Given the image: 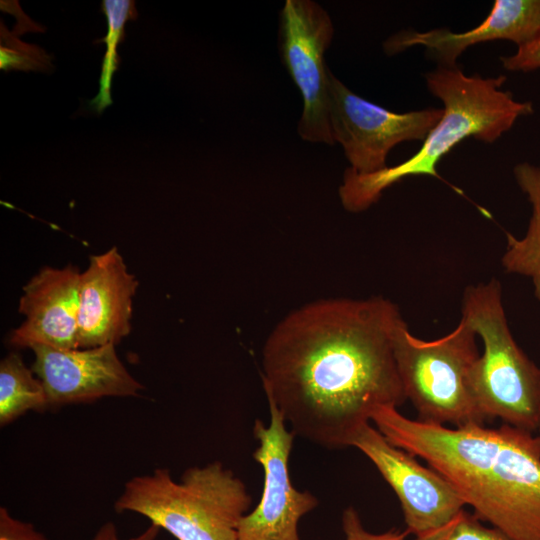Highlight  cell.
<instances>
[{"instance_id":"1","label":"cell","mask_w":540,"mask_h":540,"mask_svg":"<svg viewBox=\"0 0 540 540\" xmlns=\"http://www.w3.org/2000/svg\"><path fill=\"white\" fill-rule=\"evenodd\" d=\"M402 320L376 296L314 301L275 326L262 350L263 388L295 435L349 447L377 408L404 403L393 351Z\"/></svg>"},{"instance_id":"2","label":"cell","mask_w":540,"mask_h":540,"mask_svg":"<svg viewBox=\"0 0 540 540\" xmlns=\"http://www.w3.org/2000/svg\"><path fill=\"white\" fill-rule=\"evenodd\" d=\"M371 422L444 476L474 514L510 540H540V435L501 424L449 428L379 407Z\"/></svg>"},{"instance_id":"3","label":"cell","mask_w":540,"mask_h":540,"mask_svg":"<svg viewBox=\"0 0 540 540\" xmlns=\"http://www.w3.org/2000/svg\"><path fill=\"white\" fill-rule=\"evenodd\" d=\"M431 94L443 103V115L421 148L410 158L371 174L346 169L339 187L342 206L359 213L376 203L384 190L410 176L438 177L437 164L458 143L473 137L493 143L510 130L518 118L533 113L529 101H518L501 87L506 77L466 75L458 66L425 74Z\"/></svg>"},{"instance_id":"4","label":"cell","mask_w":540,"mask_h":540,"mask_svg":"<svg viewBox=\"0 0 540 540\" xmlns=\"http://www.w3.org/2000/svg\"><path fill=\"white\" fill-rule=\"evenodd\" d=\"M251 496L221 462L187 469L175 481L168 469L128 480L114 503L117 513L134 512L177 540H237Z\"/></svg>"},{"instance_id":"5","label":"cell","mask_w":540,"mask_h":540,"mask_svg":"<svg viewBox=\"0 0 540 540\" xmlns=\"http://www.w3.org/2000/svg\"><path fill=\"white\" fill-rule=\"evenodd\" d=\"M461 318L483 343L473 363L469 384L486 422L531 433L540 430V368L518 346L508 326L498 280L465 288Z\"/></svg>"},{"instance_id":"6","label":"cell","mask_w":540,"mask_h":540,"mask_svg":"<svg viewBox=\"0 0 540 540\" xmlns=\"http://www.w3.org/2000/svg\"><path fill=\"white\" fill-rule=\"evenodd\" d=\"M476 337L462 318L451 332L430 341L414 336L404 319L396 326L395 362L418 421L455 427L485 425L469 384L471 367L480 355Z\"/></svg>"},{"instance_id":"7","label":"cell","mask_w":540,"mask_h":540,"mask_svg":"<svg viewBox=\"0 0 540 540\" xmlns=\"http://www.w3.org/2000/svg\"><path fill=\"white\" fill-rule=\"evenodd\" d=\"M328 13L311 0H286L280 12L279 50L298 87L303 111L298 133L303 140L333 145L330 123V70L324 54L333 39Z\"/></svg>"},{"instance_id":"8","label":"cell","mask_w":540,"mask_h":540,"mask_svg":"<svg viewBox=\"0 0 540 540\" xmlns=\"http://www.w3.org/2000/svg\"><path fill=\"white\" fill-rule=\"evenodd\" d=\"M330 123L334 142H339L358 174L387 168L388 153L405 141H424L443 115V108L396 113L372 103L347 88L330 71Z\"/></svg>"},{"instance_id":"9","label":"cell","mask_w":540,"mask_h":540,"mask_svg":"<svg viewBox=\"0 0 540 540\" xmlns=\"http://www.w3.org/2000/svg\"><path fill=\"white\" fill-rule=\"evenodd\" d=\"M270 422L256 420L253 435L258 447L253 459L263 469L260 501L239 522L237 540H301L298 522L316 508L319 501L309 491L297 490L289 475V457L295 434L275 404L267 399Z\"/></svg>"},{"instance_id":"10","label":"cell","mask_w":540,"mask_h":540,"mask_svg":"<svg viewBox=\"0 0 540 540\" xmlns=\"http://www.w3.org/2000/svg\"><path fill=\"white\" fill-rule=\"evenodd\" d=\"M349 447L360 450L393 489L408 533L420 536L435 530L464 509V500L444 476L391 444L371 422L359 428Z\"/></svg>"},{"instance_id":"11","label":"cell","mask_w":540,"mask_h":540,"mask_svg":"<svg viewBox=\"0 0 540 540\" xmlns=\"http://www.w3.org/2000/svg\"><path fill=\"white\" fill-rule=\"evenodd\" d=\"M31 350V370L45 388L49 408L138 396L143 389L121 362L115 344L70 350L37 344Z\"/></svg>"},{"instance_id":"12","label":"cell","mask_w":540,"mask_h":540,"mask_svg":"<svg viewBox=\"0 0 540 540\" xmlns=\"http://www.w3.org/2000/svg\"><path fill=\"white\" fill-rule=\"evenodd\" d=\"M138 284L117 247L90 257L80 275L78 348L116 345L130 333Z\"/></svg>"},{"instance_id":"13","label":"cell","mask_w":540,"mask_h":540,"mask_svg":"<svg viewBox=\"0 0 540 540\" xmlns=\"http://www.w3.org/2000/svg\"><path fill=\"white\" fill-rule=\"evenodd\" d=\"M79 270L44 267L23 287L19 312L24 322L14 329L10 343L17 347L46 345L78 348Z\"/></svg>"},{"instance_id":"14","label":"cell","mask_w":540,"mask_h":540,"mask_svg":"<svg viewBox=\"0 0 540 540\" xmlns=\"http://www.w3.org/2000/svg\"><path fill=\"white\" fill-rule=\"evenodd\" d=\"M539 33L540 0H495L489 15L470 30H402L389 37L383 47L388 55H394L414 46H423L439 66L455 67L458 57L470 46L508 40L519 47L532 41Z\"/></svg>"},{"instance_id":"15","label":"cell","mask_w":540,"mask_h":540,"mask_svg":"<svg viewBox=\"0 0 540 540\" xmlns=\"http://www.w3.org/2000/svg\"><path fill=\"white\" fill-rule=\"evenodd\" d=\"M513 175L531 204V217L522 237L506 233L501 264L505 272L528 278L540 302V164L518 163Z\"/></svg>"},{"instance_id":"16","label":"cell","mask_w":540,"mask_h":540,"mask_svg":"<svg viewBox=\"0 0 540 540\" xmlns=\"http://www.w3.org/2000/svg\"><path fill=\"white\" fill-rule=\"evenodd\" d=\"M49 408L45 388L16 353L0 362V425L6 426L28 411Z\"/></svg>"},{"instance_id":"17","label":"cell","mask_w":540,"mask_h":540,"mask_svg":"<svg viewBox=\"0 0 540 540\" xmlns=\"http://www.w3.org/2000/svg\"><path fill=\"white\" fill-rule=\"evenodd\" d=\"M101 11L107 19V34L95 43H106L107 49L103 57L99 79V92L88 102L89 107L97 114L112 104L111 82L114 73L118 70L121 59L117 53L118 44L125 39V24L129 20H136L138 12L135 1L131 0H103Z\"/></svg>"},{"instance_id":"18","label":"cell","mask_w":540,"mask_h":540,"mask_svg":"<svg viewBox=\"0 0 540 540\" xmlns=\"http://www.w3.org/2000/svg\"><path fill=\"white\" fill-rule=\"evenodd\" d=\"M52 55L36 45L21 41L0 22V69L4 71H41L51 72Z\"/></svg>"},{"instance_id":"19","label":"cell","mask_w":540,"mask_h":540,"mask_svg":"<svg viewBox=\"0 0 540 540\" xmlns=\"http://www.w3.org/2000/svg\"><path fill=\"white\" fill-rule=\"evenodd\" d=\"M415 540H510L495 527H487L473 513L462 509L441 527L416 536Z\"/></svg>"},{"instance_id":"20","label":"cell","mask_w":540,"mask_h":540,"mask_svg":"<svg viewBox=\"0 0 540 540\" xmlns=\"http://www.w3.org/2000/svg\"><path fill=\"white\" fill-rule=\"evenodd\" d=\"M342 529L345 533V540H405L408 531H388L385 533H371L362 525L357 510L349 506L342 513Z\"/></svg>"},{"instance_id":"21","label":"cell","mask_w":540,"mask_h":540,"mask_svg":"<svg viewBox=\"0 0 540 540\" xmlns=\"http://www.w3.org/2000/svg\"><path fill=\"white\" fill-rule=\"evenodd\" d=\"M507 71L530 72L540 69V33L530 42L521 45L510 56L500 57Z\"/></svg>"},{"instance_id":"22","label":"cell","mask_w":540,"mask_h":540,"mask_svg":"<svg viewBox=\"0 0 540 540\" xmlns=\"http://www.w3.org/2000/svg\"><path fill=\"white\" fill-rule=\"evenodd\" d=\"M0 540H47L31 523L12 516L7 508H0Z\"/></svg>"},{"instance_id":"23","label":"cell","mask_w":540,"mask_h":540,"mask_svg":"<svg viewBox=\"0 0 540 540\" xmlns=\"http://www.w3.org/2000/svg\"><path fill=\"white\" fill-rule=\"evenodd\" d=\"M159 531V527L151 524L141 534L128 539H121L117 527L112 522H106L97 530L91 540H156Z\"/></svg>"},{"instance_id":"24","label":"cell","mask_w":540,"mask_h":540,"mask_svg":"<svg viewBox=\"0 0 540 540\" xmlns=\"http://www.w3.org/2000/svg\"><path fill=\"white\" fill-rule=\"evenodd\" d=\"M539 434H540V430H539Z\"/></svg>"}]
</instances>
